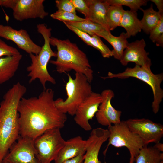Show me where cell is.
Returning a JSON list of instances; mask_svg holds the SVG:
<instances>
[{"label": "cell", "instance_id": "1", "mask_svg": "<svg viewBox=\"0 0 163 163\" xmlns=\"http://www.w3.org/2000/svg\"><path fill=\"white\" fill-rule=\"evenodd\" d=\"M54 96L49 88L37 97L21 99L18 107L20 136L34 140L48 130L64 127L67 116L56 106Z\"/></svg>", "mask_w": 163, "mask_h": 163}, {"label": "cell", "instance_id": "2", "mask_svg": "<svg viewBox=\"0 0 163 163\" xmlns=\"http://www.w3.org/2000/svg\"><path fill=\"white\" fill-rule=\"evenodd\" d=\"M26 91V87L18 82L5 94L0 103V163L20 136L18 107Z\"/></svg>", "mask_w": 163, "mask_h": 163}, {"label": "cell", "instance_id": "3", "mask_svg": "<svg viewBox=\"0 0 163 163\" xmlns=\"http://www.w3.org/2000/svg\"><path fill=\"white\" fill-rule=\"evenodd\" d=\"M50 45L57 49L56 59L50 62L56 66L59 73H66L73 70L76 73L84 75L91 83L93 78V71L86 55L68 39L62 40L51 37Z\"/></svg>", "mask_w": 163, "mask_h": 163}, {"label": "cell", "instance_id": "4", "mask_svg": "<svg viewBox=\"0 0 163 163\" xmlns=\"http://www.w3.org/2000/svg\"><path fill=\"white\" fill-rule=\"evenodd\" d=\"M38 32L42 35L44 39V44L37 55L30 54L29 56L31 63L27 66L26 70L28 72L29 82L30 84L37 79H39L43 89H46V83L49 82L53 84H56L55 79L49 73L47 67L51 58L56 57V52L52 49L50 44L51 37L50 28H48L45 23L39 24L37 26Z\"/></svg>", "mask_w": 163, "mask_h": 163}, {"label": "cell", "instance_id": "5", "mask_svg": "<svg viewBox=\"0 0 163 163\" xmlns=\"http://www.w3.org/2000/svg\"><path fill=\"white\" fill-rule=\"evenodd\" d=\"M67 75L68 81L65 85L67 97L65 100L57 98L54 102L61 112L73 116L78 106L93 91L91 83L84 75L75 72L74 78L68 73Z\"/></svg>", "mask_w": 163, "mask_h": 163}, {"label": "cell", "instance_id": "6", "mask_svg": "<svg viewBox=\"0 0 163 163\" xmlns=\"http://www.w3.org/2000/svg\"><path fill=\"white\" fill-rule=\"evenodd\" d=\"M130 77L140 80L151 87L153 95V101L152 105V110L155 114L157 113L163 98V90L161 87L163 80V73L155 74L152 72L151 69L136 65L133 68H127L122 72L113 74L109 72L107 76L101 77V78L104 79L113 78L123 79Z\"/></svg>", "mask_w": 163, "mask_h": 163}, {"label": "cell", "instance_id": "7", "mask_svg": "<svg viewBox=\"0 0 163 163\" xmlns=\"http://www.w3.org/2000/svg\"><path fill=\"white\" fill-rule=\"evenodd\" d=\"M107 129L109 132L108 142L104 155H105L110 145L117 148L125 147L130 153L129 163H134L140 150L145 146L140 138L129 130L125 121L110 125Z\"/></svg>", "mask_w": 163, "mask_h": 163}, {"label": "cell", "instance_id": "8", "mask_svg": "<svg viewBox=\"0 0 163 163\" xmlns=\"http://www.w3.org/2000/svg\"><path fill=\"white\" fill-rule=\"evenodd\" d=\"M60 129L48 130L34 140L36 157L39 163H51L56 159L66 141Z\"/></svg>", "mask_w": 163, "mask_h": 163}, {"label": "cell", "instance_id": "9", "mask_svg": "<svg viewBox=\"0 0 163 163\" xmlns=\"http://www.w3.org/2000/svg\"><path fill=\"white\" fill-rule=\"evenodd\" d=\"M125 122L129 130L138 135L145 146L159 142L163 136V126L148 119H130Z\"/></svg>", "mask_w": 163, "mask_h": 163}, {"label": "cell", "instance_id": "10", "mask_svg": "<svg viewBox=\"0 0 163 163\" xmlns=\"http://www.w3.org/2000/svg\"><path fill=\"white\" fill-rule=\"evenodd\" d=\"M4 162L39 163L36 157L34 139L20 136L4 158Z\"/></svg>", "mask_w": 163, "mask_h": 163}, {"label": "cell", "instance_id": "11", "mask_svg": "<svg viewBox=\"0 0 163 163\" xmlns=\"http://www.w3.org/2000/svg\"><path fill=\"white\" fill-rule=\"evenodd\" d=\"M102 99L100 94L93 92L77 108L74 120L76 123L85 131L92 129L89 121L95 115Z\"/></svg>", "mask_w": 163, "mask_h": 163}, {"label": "cell", "instance_id": "12", "mask_svg": "<svg viewBox=\"0 0 163 163\" xmlns=\"http://www.w3.org/2000/svg\"><path fill=\"white\" fill-rule=\"evenodd\" d=\"M0 37L12 41L29 54L37 55L42 48L33 41L27 31L23 29L17 30L9 25L0 24Z\"/></svg>", "mask_w": 163, "mask_h": 163}, {"label": "cell", "instance_id": "13", "mask_svg": "<svg viewBox=\"0 0 163 163\" xmlns=\"http://www.w3.org/2000/svg\"><path fill=\"white\" fill-rule=\"evenodd\" d=\"M102 101L95 115L98 123L103 126L120 123L122 112L115 109L111 103L114 97L113 91L110 89L103 90L101 94Z\"/></svg>", "mask_w": 163, "mask_h": 163}, {"label": "cell", "instance_id": "14", "mask_svg": "<svg viewBox=\"0 0 163 163\" xmlns=\"http://www.w3.org/2000/svg\"><path fill=\"white\" fill-rule=\"evenodd\" d=\"M44 0H18L12 10L14 18L19 21L29 19H44L48 15L44 8Z\"/></svg>", "mask_w": 163, "mask_h": 163}, {"label": "cell", "instance_id": "15", "mask_svg": "<svg viewBox=\"0 0 163 163\" xmlns=\"http://www.w3.org/2000/svg\"><path fill=\"white\" fill-rule=\"evenodd\" d=\"M146 45L143 39L129 43L120 60L122 65L125 66L129 62H133L136 65L150 69L151 60L148 56L149 53L145 50Z\"/></svg>", "mask_w": 163, "mask_h": 163}, {"label": "cell", "instance_id": "16", "mask_svg": "<svg viewBox=\"0 0 163 163\" xmlns=\"http://www.w3.org/2000/svg\"><path fill=\"white\" fill-rule=\"evenodd\" d=\"M86 140V152L83 163H101L98 159L100 150L103 144L108 139L109 132L101 127L91 130Z\"/></svg>", "mask_w": 163, "mask_h": 163}, {"label": "cell", "instance_id": "17", "mask_svg": "<svg viewBox=\"0 0 163 163\" xmlns=\"http://www.w3.org/2000/svg\"><path fill=\"white\" fill-rule=\"evenodd\" d=\"M85 152L86 140L80 136H76L65 141L54 161L55 163H61L80 155H84Z\"/></svg>", "mask_w": 163, "mask_h": 163}, {"label": "cell", "instance_id": "18", "mask_svg": "<svg viewBox=\"0 0 163 163\" xmlns=\"http://www.w3.org/2000/svg\"><path fill=\"white\" fill-rule=\"evenodd\" d=\"M88 8L87 17L85 18L99 24L105 29H109L106 18L107 12L110 6L106 0H85Z\"/></svg>", "mask_w": 163, "mask_h": 163}, {"label": "cell", "instance_id": "19", "mask_svg": "<svg viewBox=\"0 0 163 163\" xmlns=\"http://www.w3.org/2000/svg\"><path fill=\"white\" fill-rule=\"evenodd\" d=\"M96 35L104 38L112 46L113 48L112 50L113 56L120 60L124 50L129 43L126 33L123 32L119 36L117 37L113 35L110 32L104 30L96 33Z\"/></svg>", "mask_w": 163, "mask_h": 163}, {"label": "cell", "instance_id": "20", "mask_svg": "<svg viewBox=\"0 0 163 163\" xmlns=\"http://www.w3.org/2000/svg\"><path fill=\"white\" fill-rule=\"evenodd\" d=\"M22 55L0 58V85L9 81L15 75L19 67Z\"/></svg>", "mask_w": 163, "mask_h": 163}, {"label": "cell", "instance_id": "21", "mask_svg": "<svg viewBox=\"0 0 163 163\" xmlns=\"http://www.w3.org/2000/svg\"><path fill=\"white\" fill-rule=\"evenodd\" d=\"M119 26L125 29L128 38L135 36L142 30L140 20L137 17L136 12L130 10H124Z\"/></svg>", "mask_w": 163, "mask_h": 163}, {"label": "cell", "instance_id": "22", "mask_svg": "<svg viewBox=\"0 0 163 163\" xmlns=\"http://www.w3.org/2000/svg\"><path fill=\"white\" fill-rule=\"evenodd\" d=\"M136 163H163V153L153 146H145L140 150Z\"/></svg>", "mask_w": 163, "mask_h": 163}, {"label": "cell", "instance_id": "23", "mask_svg": "<svg viewBox=\"0 0 163 163\" xmlns=\"http://www.w3.org/2000/svg\"><path fill=\"white\" fill-rule=\"evenodd\" d=\"M140 10L143 13V18L140 20L142 30L145 33L149 34L158 24L163 14L155 10L152 4L146 9L144 10L141 8Z\"/></svg>", "mask_w": 163, "mask_h": 163}, {"label": "cell", "instance_id": "24", "mask_svg": "<svg viewBox=\"0 0 163 163\" xmlns=\"http://www.w3.org/2000/svg\"><path fill=\"white\" fill-rule=\"evenodd\" d=\"M123 6L110 5L107 14L106 18L109 30H113L119 24L124 11Z\"/></svg>", "mask_w": 163, "mask_h": 163}, {"label": "cell", "instance_id": "25", "mask_svg": "<svg viewBox=\"0 0 163 163\" xmlns=\"http://www.w3.org/2000/svg\"><path fill=\"white\" fill-rule=\"evenodd\" d=\"M71 25L91 36L105 29L102 26L86 19L77 22H63Z\"/></svg>", "mask_w": 163, "mask_h": 163}, {"label": "cell", "instance_id": "26", "mask_svg": "<svg viewBox=\"0 0 163 163\" xmlns=\"http://www.w3.org/2000/svg\"><path fill=\"white\" fill-rule=\"evenodd\" d=\"M110 5L126 6L129 7L130 11L136 12L141 8V7L146 5L148 0H106Z\"/></svg>", "mask_w": 163, "mask_h": 163}, {"label": "cell", "instance_id": "27", "mask_svg": "<svg viewBox=\"0 0 163 163\" xmlns=\"http://www.w3.org/2000/svg\"><path fill=\"white\" fill-rule=\"evenodd\" d=\"M53 19L63 22H77L86 20L81 18L76 14L73 13L57 10L50 15Z\"/></svg>", "mask_w": 163, "mask_h": 163}, {"label": "cell", "instance_id": "28", "mask_svg": "<svg viewBox=\"0 0 163 163\" xmlns=\"http://www.w3.org/2000/svg\"><path fill=\"white\" fill-rule=\"evenodd\" d=\"M91 46L99 50L103 57L108 58L113 56L112 50L103 43L97 35L95 34L91 36Z\"/></svg>", "mask_w": 163, "mask_h": 163}, {"label": "cell", "instance_id": "29", "mask_svg": "<svg viewBox=\"0 0 163 163\" xmlns=\"http://www.w3.org/2000/svg\"><path fill=\"white\" fill-rule=\"evenodd\" d=\"M20 54L16 48L8 45L0 39V58L4 56H16Z\"/></svg>", "mask_w": 163, "mask_h": 163}, {"label": "cell", "instance_id": "30", "mask_svg": "<svg viewBox=\"0 0 163 163\" xmlns=\"http://www.w3.org/2000/svg\"><path fill=\"white\" fill-rule=\"evenodd\" d=\"M149 38L152 41L155 43L160 37L163 36V15L157 25L150 32Z\"/></svg>", "mask_w": 163, "mask_h": 163}, {"label": "cell", "instance_id": "31", "mask_svg": "<svg viewBox=\"0 0 163 163\" xmlns=\"http://www.w3.org/2000/svg\"><path fill=\"white\" fill-rule=\"evenodd\" d=\"M55 2L57 10L76 14V10L70 0H57Z\"/></svg>", "mask_w": 163, "mask_h": 163}, {"label": "cell", "instance_id": "32", "mask_svg": "<svg viewBox=\"0 0 163 163\" xmlns=\"http://www.w3.org/2000/svg\"><path fill=\"white\" fill-rule=\"evenodd\" d=\"M63 22L68 28L77 34L87 45L91 46V36L71 25L65 22Z\"/></svg>", "mask_w": 163, "mask_h": 163}, {"label": "cell", "instance_id": "33", "mask_svg": "<svg viewBox=\"0 0 163 163\" xmlns=\"http://www.w3.org/2000/svg\"><path fill=\"white\" fill-rule=\"evenodd\" d=\"M75 10L84 15L85 18L88 15V8L85 0H70Z\"/></svg>", "mask_w": 163, "mask_h": 163}, {"label": "cell", "instance_id": "34", "mask_svg": "<svg viewBox=\"0 0 163 163\" xmlns=\"http://www.w3.org/2000/svg\"><path fill=\"white\" fill-rule=\"evenodd\" d=\"M18 0H0V6L13 10Z\"/></svg>", "mask_w": 163, "mask_h": 163}, {"label": "cell", "instance_id": "35", "mask_svg": "<svg viewBox=\"0 0 163 163\" xmlns=\"http://www.w3.org/2000/svg\"><path fill=\"white\" fill-rule=\"evenodd\" d=\"M84 155H80L73 158L66 160L61 163H83Z\"/></svg>", "mask_w": 163, "mask_h": 163}, {"label": "cell", "instance_id": "36", "mask_svg": "<svg viewBox=\"0 0 163 163\" xmlns=\"http://www.w3.org/2000/svg\"><path fill=\"white\" fill-rule=\"evenodd\" d=\"M150 1L155 3L158 10V11L163 14V0H151Z\"/></svg>", "mask_w": 163, "mask_h": 163}, {"label": "cell", "instance_id": "37", "mask_svg": "<svg viewBox=\"0 0 163 163\" xmlns=\"http://www.w3.org/2000/svg\"><path fill=\"white\" fill-rule=\"evenodd\" d=\"M154 147L161 152H163V144L162 143H160V142L155 143Z\"/></svg>", "mask_w": 163, "mask_h": 163}, {"label": "cell", "instance_id": "38", "mask_svg": "<svg viewBox=\"0 0 163 163\" xmlns=\"http://www.w3.org/2000/svg\"><path fill=\"white\" fill-rule=\"evenodd\" d=\"M8 163V162H4V163Z\"/></svg>", "mask_w": 163, "mask_h": 163}]
</instances>
